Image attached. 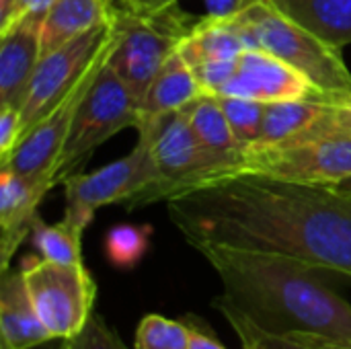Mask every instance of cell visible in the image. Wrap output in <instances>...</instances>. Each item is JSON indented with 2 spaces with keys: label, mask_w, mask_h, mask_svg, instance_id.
Returning <instances> with one entry per match:
<instances>
[{
  "label": "cell",
  "mask_w": 351,
  "mask_h": 349,
  "mask_svg": "<svg viewBox=\"0 0 351 349\" xmlns=\"http://www.w3.org/2000/svg\"><path fill=\"white\" fill-rule=\"evenodd\" d=\"M16 21V0H0V33L8 31Z\"/></svg>",
  "instance_id": "36"
},
{
  "label": "cell",
  "mask_w": 351,
  "mask_h": 349,
  "mask_svg": "<svg viewBox=\"0 0 351 349\" xmlns=\"http://www.w3.org/2000/svg\"><path fill=\"white\" fill-rule=\"evenodd\" d=\"M317 95V88L304 74L265 49L249 47L239 56L237 74L218 97H243L259 103H276Z\"/></svg>",
  "instance_id": "12"
},
{
  "label": "cell",
  "mask_w": 351,
  "mask_h": 349,
  "mask_svg": "<svg viewBox=\"0 0 351 349\" xmlns=\"http://www.w3.org/2000/svg\"><path fill=\"white\" fill-rule=\"evenodd\" d=\"M41 23L23 16L0 33V107L21 111L25 103L31 78L41 62Z\"/></svg>",
  "instance_id": "14"
},
{
  "label": "cell",
  "mask_w": 351,
  "mask_h": 349,
  "mask_svg": "<svg viewBox=\"0 0 351 349\" xmlns=\"http://www.w3.org/2000/svg\"><path fill=\"white\" fill-rule=\"evenodd\" d=\"M255 2L259 0H204V6H206V16L226 19V16H234L243 12Z\"/></svg>",
  "instance_id": "32"
},
{
  "label": "cell",
  "mask_w": 351,
  "mask_h": 349,
  "mask_svg": "<svg viewBox=\"0 0 351 349\" xmlns=\"http://www.w3.org/2000/svg\"><path fill=\"white\" fill-rule=\"evenodd\" d=\"M335 189H337V191H341V193H348V195H351V179H346V181L337 183V185H335Z\"/></svg>",
  "instance_id": "38"
},
{
  "label": "cell",
  "mask_w": 351,
  "mask_h": 349,
  "mask_svg": "<svg viewBox=\"0 0 351 349\" xmlns=\"http://www.w3.org/2000/svg\"><path fill=\"white\" fill-rule=\"evenodd\" d=\"M189 344L191 331L183 319L146 315L136 329L134 349H189Z\"/></svg>",
  "instance_id": "24"
},
{
  "label": "cell",
  "mask_w": 351,
  "mask_h": 349,
  "mask_svg": "<svg viewBox=\"0 0 351 349\" xmlns=\"http://www.w3.org/2000/svg\"><path fill=\"white\" fill-rule=\"evenodd\" d=\"M82 234L84 232L64 218L56 224H47L37 216L29 237L39 257L62 265H82Z\"/></svg>",
  "instance_id": "22"
},
{
  "label": "cell",
  "mask_w": 351,
  "mask_h": 349,
  "mask_svg": "<svg viewBox=\"0 0 351 349\" xmlns=\"http://www.w3.org/2000/svg\"><path fill=\"white\" fill-rule=\"evenodd\" d=\"M181 0H130L128 4H123L125 8L138 10V12H162L169 10L173 6H177Z\"/></svg>",
  "instance_id": "35"
},
{
  "label": "cell",
  "mask_w": 351,
  "mask_h": 349,
  "mask_svg": "<svg viewBox=\"0 0 351 349\" xmlns=\"http://www.w3.org/2000/svg\"><path fill=\"white\" fill-rule=\"evenodd\" d=\"M113 4H117V6H123V4H128L130 0H111Z\"/></svg>",
  "instance_id": "39"
},
{
  "label": "cell",
  "mask_w": 351,
  "mask_h": 349,
  "mask_svg": "<svg viewBox=\"0 0 351 349\" xmlns=\"http://www.w3.org/2000/svg\"><path fill=\"white\" fill-rule=\"evenodd\" d=\"M53 4L56 0H16V21L23 16H33V19L43 21Z\"/></svg>",
  "instance_id": "33"
},
{
  "label": "cell",
  "mask_w": 351,
  "mask_h": 349,
  "mask_svg": "<svg viewBox=\"0 0 351 349\" xmlns=\"http://www.w3.org/2000/svg\"><path fill=\"white\" fill-rule=\"evenodd\" d=\"M290 337H296L298 341H302L311 349H351V344H348V341L321 337V335H290Z\"/></svg>",
  "instance_id": "34"
},
{
  "label": "cell",
  "mask_w": 351,
  "mask_h": 349,
  "mask_svg": "<svg viewBox=\"0 0 351 349\" xmlns=\"http://www.w3.org/2000/svg\"><path fill=\"white\" fill-rule=\"evenodd\" d=\"M317 138H351V97L327 99V111L304 134L290 142Z\"/></svg>",
  "instance_id": "27"
},
{
  "label": "cell",
  "mask_w": 351,
  "mask_h": 349,
  "mask_svg": "<svg viewBox=\"0 0 351 349\" xmlns=\"http://www.w3.org/2000/svg\"><path fill=\"white\" fill-rule=\"evenodd\" d=\"M109 53H111V49H109ZM109 53H105L90 68V72L64 97V101L19 142L12 156L0 167H10L14 173H19L23 177L41 179V181H49V183L58 185V179H56L58 160H60V154L68 140L72 121H74L76 111H78L80 103L84 101L90 84L95 82L97 74L109 60Z\"/></svg>",
  "instance_id": "11"
},
{
  "label": "cell",
  "mask_w": 351,
  "mask_h": 349,
  "mask_svg": "<svg viewBox=\"0 0 351 349\" xmlns=\"http://www.w3.org/2000/svg\"><path fill=\"white\" fill-rule=\"evenodd\" d=\"M185 111H187L191 130L197 136V140L210 152L228 160L237 171H241L245 148L237 140V136H234V132H232V128H230V123L222 111L218 97L204 95V97L195 99L193 103H189L185 107Z\"/></svg>",
  "instance_id": "20"
},
{
  "label": "cell",
  "mask_w": 351,
  "mask_h": 349,
  "mask_svg": "<svg viewBox=\"0 0 351 349\" xmlns=\"http://www.w3.org/2000/svg\"><path fill=\"white\" fill-rule=\"evenodd\" d=\"M325 111H327V99L321 95L265 103L261 134L253 146H276V144L290 142L300 134H304Z\"/></svg>",
  "instance_id": "21"
},
{
  "label": "cell",
  "mask_w": 351,
  "mask_h": 349,
  "mask_svg": "<svg viewBox=\"0 0 351 349\" xmlns=\"http://www.w3.org/2000/svg\"><path fill=\"white\" fill-rule=\"evenodd\" d=\"M232 19L245 31L249 47L265 49L304 74L325 99L351 97V72L341 47L317 37L265 0L251 4Z\"/></svg>",
  "instance_id": "3"
},
{
  "label": "cell",
  "mask_w": 351,
  "mask_h": 349,
  "mask_svg": "<svg viewBox=\"0 0 351 349\" xmlns=\"http://www.w3.org/2000/svg\"><path fill=\"white\" fill-rule=\"evenodd\" d=\"M152 226L121 222L107 230L103 251L107 261L117 269H134L150 249Z\"/></svg>",
  "instance_id": "23"
},
{
  "label": "cell",
  "mask_w": 351,
  "mask_h": 349,
  "mask_svg": "<svg viewBox=\"0 0 351 349\" xmlns=\"http://www.w3.org/2000/svg\"><path fill=\"white\" fill-rule=\"evenodd\" d=\"M53 187L49 181L29 179L2 167L0 173V274L10 269V261L23 241L31 234L39 216L37 208Z\"/></svg>",
  "instance_id": "13"
},
{
  "label": "cell",
  "mask_w": 351,
  "mask_h": 349,
  "mask_svg": "<svg viewBox=\"0 0 351 349\" xmlns=\"http://www.w3.org/2000/svg\"><path fill=\"white\" fill-rule=\"evenodd\" d=\"M245 49H249L247 35L232 16L197 19L179 45V51L189 66L210 60H234Z\"/></svg>",
  "instance_id": "19"
},
{
  "label": "cell",
  "mask_w": 351,
  "mask_h": 349,
  "mask_svg": "<svg viewBox=\"0 0 351 349\" xmlns=\"http://www.w3.org/2000/svg\"><path fill=\"white\" fill-rule=\"evenodd\" d=\"M23 140L21 111L12 107H0V165H4L19 142Z\"/></svg>",
  "instance_id": "30"
},
{
  "label": "cell",
  "mask_w": 351,
  "mask_h": 349,
  "mask_svg": "<svg viewBox=\"0 0 351 349\" xmlns=\"http://www.w3.org/2000/svg\"><path fill=\"white\" fill-rule=\"evenodd\" d=\"M156 185V171L146 140L138 138L134 150L93 173H74L64 179V220L80 232L93 222L95 212L121 204L125 210L144 208L146 195Z\"/></svg>",
  "instance_id": "6"
},
{
  "label": "cell",
  "mask_w": 351,
  "mask_h": 349,
  "mask_svg": "<svg viewBox=\"0 0 351 349\" xmlns=\"http://www.w3.org/2000/svg\"><path fill=\"white\" fill-rule=\"evenodd\" d=\"M66 349H130L123 339L119 337V333L115 329H111L103 317L93 315L88 319V323L84 325V329L66 339Z\"/></svg>",
  "instance_id": "28"
},
{
  "label": "cell",
  "mask_w": 351,
  "mask_h": 349,
  "mask_svg": "<svg viewBox=\"0 0 351 349\" xmlns=\"http://www.w3.org/2000/svg\"><path fill=\"white\" fill-rule=\"evenodd\" d=\"M140 125V103L128 91L109 60L90 84L72 121L68 140L58 160V183L78 173L93 152L125 128Z\"/></svg>",
  "instance_id": "7"
},
{
  "label": "cell",
  "mask_w": 351,
  "mask_h": 349,
  "mask_svg": "<svg viewBox=\"0 0 351 349\" xmlns=\"http://www.w3.org/2000/svg\"><path fill=\"white\" fill-rule=\"evenodd\" d=\"M195 21H187L179 6L162 12H138L115 4L113 47L109 66L142 105L154 76L179 49Z\"/></svg>",
  "instance_id": "4"
},
{
  "label": "cell",
  "mask_w": 351,
  "mask_h": 349,
  "mask_svg": "<svg viewBox=\"0 0 351 349\" xmlns=\"http://www.w3.org/2000/svg\"><path fill=\"white\" fill-rule=\"evenodd\" d=\"M113 39L111 19L41 58L21 107L23 138L64 101L105 53H109Z\"/></svg>",
  "instance_id": "9"
},
{
  "label": "cell",
  "mask_w": 351,
  "mask_h": 349,
  "mask_svg": "<svg viewBox=\"0 0 351 349\" xmlns=\"http://www.w3.org/2000/svg\"><path fill=\"white\" fill-rule=\"evenodd\" d=\"M183 321L189 325V331H191L189 349H226L204 319L187 315L183 317Z\"/></svg>",
  "instance_id": "31"
},
{
  "label": "cell",
  "mask_w": 351,
  "mask_h": 349,
  "mask_svg": "<svg viewBox=\"0 0 351 349\" xmlns=\"http://www.w3.org/2000/svg\"><path fill=\"white\" fill-rule=\"evenodd\" d=\"M138 138L146 140L156 171V185L146 195L144 206L169 202L189 189L202 187L237 169L210 152L193 134L185 107L156 119L142 121Z\"/></svg>",
  "instance_id": "5"
},
{
  "label": "cell",
  "mask_w": 351,
  "mask_h": 349,
  "mask_svg": "<svg viewBox=\"0 0 351 349\" xmlns=\"http://www.w3.org/2000/svg\"><path fill=\"white\" fill-rule=\"evenodd\" d=\"M335 47L351 43V0H265Z\"/></svg>",
  "instance_id": "18"
},
{
  "label": "cell",
  "mask_w": 351,
  "mask_h": 349,
  "mask_svg": "<svg viewBox=\"0 0 351 349\" xmlns=\"http://www.w3.org/2000/svg\"><path fill=\"white\" fill-rule=\"evenodd\" d=\"M29 298L21 269L0 278V349H31L49 341Z\"/></svg>",
  "instance_id": "15"
},
{
  "label": "cell",
  "mask_w": 351,
  "mask_h": 349,
  "mask_svg": "<svg viewBox=\"0 0 351 349\" xmlns=\"http://www.w3.org/2000/svg\"><path fill=\"white\" fill-rule=\"evenodd\" d=\"M31 349H66V339H49L41 346H35Z\"/></svg>",
  "instance_id": "37"
},
{
  "label": "cell",
  "mask_w": 351,
  "mask_h": 349,
  "mask_svg": "<svg viewBox=\"0 0 351 349\" xmlns=\"http://www.w3.org/2000/svg\"><path fill=\"white\" fill-rule=\"evenodd\" d=\"M237 60H210V62H202L191 66L195 72V78L204 91V95H222L224 88L228 86V82L234 78L237 74Z\"/></svg>",
  "instance_id": "29"
},
{
  "label": "cell",
  "mask_w": 351,
  "mask_h": 349,
  "mask_svg": "<svg viewBox=\"0 0 351 349\" xmlns=\"http://www.w3.org/2000/svg\"><path fill=\"white\" fill-rule=\"evenodd\" d=\"M241 171L294 183L331 185L351 179V138H317L253 146L245 150Z\"/></svg>",
  "instance_id": "10"
},
{
  "label": "cell",
  "mask_w": 351,
  "mask_h": 349,
  "mask_svg": "<svg viewBox=\"0 0 351 349\" xmlns=\"http://www.w3.org/2000/svg\"><path fill=\"white\" fill-rule=\"evenodd\" d=\"M222 111L237 136V140L243 144L247 150L259 140L261 134V123H263V113H265V103L243 99V97H218Z\"/></svg>",
  "instance_id": "26"
},
{
  "label": "cell",
  "mask_w": 351,
  "mask_h": 349,
  "mask_svg": "<svg viewBox=\"0 0 351 349\" xmlns=\"http://www.w3.org/2000/svg\"><path fill=\"white\" fill-rule=\"evenodd\" d=\"M212 306L230 323L234 333L239 335L243 349H311L298 341L296 337H284V335H271L261 329H257L245 315L234 311L222 296L212 300Z\"/></svg>",
  "instance_id": "25"
},
{
  "label": "cell",
  "mask_w": 351,
  "mask_h": 349,
  "mask_svg": "<svg viewBox=\"0 0 351 349\" xmlns=\"http://www.w3.org/2000/svg\"><path fill=\"white\" fill-rule=\"evenodd\" d=\"M167 210L195 251L271 253L351 280V195L331 185L234 171L171 197Z\"/></svg>",
  "instance_id": "1"
},
{
  "label": "cell",
  "mask_w": 351,
  "mask_h": 349,
  "mask_svg": "<svg viewBox=\"0 0 351 349\" xmlns=\"http://www.w3.org/2000/svg\"><path fill=\"white\" fill-rule=\"evenodd\" d=\"M199 97H204V91L195 78V72L177 49L154 76L140 105V123L179 111Z\"/></svg>",
  "instance_id": "17"
},
{
  "label": "cell",
  "mask_w": 351,
  "mask_h": 349,
  "mask_svg": "<svg viewBox=\"0 0 351 349\" xmlns=\"http://www.w3.org/2000/svg\"><path fill=\"white\" fill-rule=\"evenodd\" d=\"M222 282V298L271 335H321L351 344V304L323 272L271 253L208 247L199 251Z\"/></svg>",
  "instance_id": "2"
},
{
  "label": "cell",
  "mask_w": 351,
  "mask_h": 349,
  "mask_svg": "<svg viewBox=\"0 0 351 349\" xmlns=\"http://www.w3.org/2000/svg\"><path fill=\"white\" fill-rule=\"evenodd\" d=\"M21 274L51 339H70L84 329L97 298V284L84 263L62 265L43 257H25Z\"/></svg>",
  "instance_id": "8"
},
{
  "label": "cell",
  "mask_w": 351,
  "mask_h": 349,
  "mask_svg": "<svg viewBox=\"0 0 351 349\" xmlns=\"http://www.w3.org/2000/svg\"><path fill=\"white\" fill-rule=\"evenodd\" d=\"M111 0H56L41 23V58L113 19Z\"/></svg>",
  "instance_id": "16"
}]
</instances>
